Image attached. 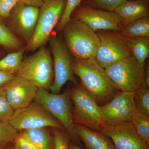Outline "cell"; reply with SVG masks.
Returning a JSON list of instances; mask_svg holds the SVG:
<instances>
[{"instance_id": "1", "label": "cell", "mask_w": 149, "mask_h": 149, "mask_svg": "<svg viewBox=\"0 0 149 149\" xmlns=\"http://www.w3.org/2000/svg\"><path fill=\"white\" fill-rule=\"evenodd\" d=\"M73 73L80 78L81 85L100 106L110 101L119 91L95 58L72 62Z\"/></svg>"}, {"instance_id": "2", "label": "cell", "mask_w": 149, "mask_h": 149, "mask_svg": "<svg viewBox=\"0 0 149 149\" xmlns=\"http://www.w3.org/2000/svg\"><path fill=\"white\" fill-rule=\"evenodd\" d=\"M62 31L65 44L74 58H95L100 40L97 33L88 25L80 20L71 18Z\"/></svg>"}, {"instance_id": "3", "label": "cell", "mask_w": 149, "mask_h": 149, "mask_svg": "<svg viewBox=\"0 0 149 149\" xmlns=\"http://www.w3.org/2000/svg\"><path fill=\"white\" fill-rule=\"evenodd\" d=\"M35 101L60 123L72 143L80 147L81 142L75 131L69 93L55 94L45 89H39Z\"/></svg>"}, {"instance_id": "4", "label": "cell", "mask_w": 149, "mask_h": 149, "mask_svg": "<svg viewBox=\"0 0 149 149\" xmlns=\"http://www.w3.org/2000/svg\"><path fill=\"white\" fill-rule=\"evenodd\" d=\"M23 59L16 75L24 78L38 89L48 90L53 82L52 58L49 50L41 47Z\"/></svg>"}, {"instance_id": "5", "label": "cell", "mask_w": 149, "mask_h": 149, "mask_svg": "<svg viewBox=\"0 0 149 149\" xmlns=\"http://www.w3.org/2000/svg\"><path fill=\"white\" fill-rule=\"evenodd\" d=\"M66 0H52L44 3L40 8L35 32L27 42L26 49L34 52L45 46L51 37L53 30L59 22Z\"/></svg>"}, {"instance_id": "6", "label": "cell", "mask_w": 149, "mask_h": 149, "mask_svg": "<svg viewBox=\"0 0 149 149\" xmlns=\"http://www.w3.org/2000/svg\"><path fill=\"white\" fill-rule=\"evenodd\" d=\"M106 72L118 90L135 93L145 82L146 68L130 55L105 68Z\"/></svg>"}, {"instance_id": "7", "label": "cell", "mask_w": 149, "mask_h": 149, "mask_svg": "<svg viewBox=\"0 0 149 149\" xmlns=\"http://www.w3.org/2000/svg\"><path fill=\"white\" fill-rule=\"evenodd\" d=\"M69 95L74 105L72 116L74 122L75 120L77 124L102 132L105 123L100 106L81 85L72 88Z\"/></svg>"}, {"instance_id": "8", "label": "cell", "mask_w": 149, "mask_h": 149, "mask_svg": "<svg viewBox=\"0 0 149 149\" xmlns=\"http://www.w3.org/2000/svg\"><path fill=\"white\" fill-rule=\"evenodd\" d=\"M96 32L100 40V45L95 58L104 69L131 55L128 39L120 32L107 30Z\"/></svg>"}, {"instance_id": "9", "label": "cell", "mask_w": 149, "mask_h": 149, "mask_svg": "<svg viewBox=\"0 0 149 149\" xmlns=\"http://www.w3.org/2000/svg\"><path fill=\"white\" fill-rule=\"evenodd\" d=\"M8 122L18 131L47 127L64 130L60 123L36 101L15 110Z\"/></svg>"}, {"instance_id": "10", "label": "cell", "mask_w": 149, "mask_h": 149, "mask_svg": "<svg viewBox=\"0 0 149 149\" xmlns=\"http://www.w3.org/2000/svg\"><path fill=\"white\" fill-rule=\"evenodd\" d=\"M51 51L54 58V80L50 88L51 93H60L64 84L68 81L76 83L69 51L63 41L54 35L50 38Z\"/></svg>"}, {"instance_id": "11", "label": "cell", "mask_w": 149, "mask_h": 149, "mask_svg": "<svg viewBox=\"0 0 149 149\" xmlns=\"http://www.w3.org/2000/svg\"><path fill=\"white\" fill-rule=\"evenodd\" d=\"M100 107L105 124L131 121L137 111L135 93L120 91Z\"/></svg>"}, {"instance_id": "12", "label": "cell", "mask_w": 149, "mask_h": 149, "mask_svg": "<svg viewBox=\"0 0 149 149\" xmlns=\"http://www.w3.org/2000/svg\"><path fill=\"white\" fill-rule=\"evenodd\" d=\"M71 17L85 23L95 32L107 30L121 32L123 27L114 11L95 9L83 3L74 10Z\"/></svg>"}, {"instance_id": "13", "label": "cell", "mask_w": 149, "mask_h": 149, "mask_svg": "<svg viewBox=\"0 0 149 149\" xmlns=\"http://www.w3.org/2000/svg\"><path fill=\"white\" fill-rule=\"evenodd\" d=\"M102 132L109 137L115 149H149L137 135L131 121L105 124Z\"/></svg>"}, {"instance_id": "14", "label": "cell", "mask_w": 149, "mask_h": 149, "mask_svg": "<svg viewBox=\"0 0 149 149\" xmlns=\"http://www.w3.org/2000/svg\"><path fill=\"white\" fill-rule=\"evenodd\" d=\"M2 87L8 101L14 110L25 107L32 103L39 89L17 75Z\"/></svg>"}, {"instance_id": "15", "label": "cell", "mask_w": 149, "mask_h": 149, "mask_svg": "<svg viewBox=\"0 0 149 149\" xmlns=\"http://www.w3.org/2000/svg\"><path fill=\"white\" fill-rule=\"evenodd\" d=\"M40 8L19 3L10 17L16 32L28 42L32 38L37 24Z\"/></svg>"}, {"instance_id": "16", "label": "cell", "mask_w": 149, "mask_h": 149, "mask_svg": "<svg viewBox=\"0 0 149 149\" xmlns=\"http://www.w3.org/2000/svg\"><path fill=\"white\" fill-rule=\"evenodd\" d=\"M75 129L86 149H115L111 140L102 132L92 130L77 123H75Z\"/></svg>"}, {"instance_id": "17", "label": "cell", "mask_w": 149, "mask_h": 149, "mask_svg": "<svg viewBox=\"0 0 149 149\" xmlns=\"http://www.w3.org/2000/svg\"><path fill=\"white\" fill-rule=\"evenodd\" d=\"M149 0H131L118 7L115 12L124 26L139 19L149 16Z\"/></svg>"}, {"instance_id": "18", "label": "cell", "mask_w": 149, "mask_h": 149, "mask_svg": "<svg viewBox=\"0 0 149 149\" xmlns=\"http://www.w3.org/2000/svg\"><path fill=\"white\" fill-rule=\"evenodd\" d=\"M131 55L139 64L145 67L149 55V37H138L128 39Z\"/></svg>"}, {"instance_id": "19", "label": "cell", "mask_w": 149, "mask_h": 149, "mask_svg": "<svg viewBox=\"0 0 149 149\" xmlns=\"http://www.w3.org/2000/svg\"><path fill=\"white\" fill-rule=\"evenodd\" d=\"M22 133L38 149H54L52 139L47 128L24 130Z\"/></svg>"}, {"instance_id": "20", "label": "cell", "mask_w": 149, "mask_h": 149, "mask_svg": "<svg viewBox=\"0 0 149 149\" xmlns=\"http://www.w3.org/2000/svg\"><path fill=\"white\" fill-rule=\"evenodd\" d=\"M127 39L149 37V16L134 20L123 26L120 32Z\"/></svg>"}, {"instance_id": "21", "label": "cell", "mask_w": 149, "mask_h": 149, "mask_svg": "<svg viewBox=\"0 0 149 149\" xmlns=\"http://www.w3.org/2000/svg\"><path fill=\"white\" fill-rule=\"evenodd\" d=\"M24 49L14 51L0 60V71L12 74L16 73L23 60Z\"/></svg>"}, {"instance_id": "22", "label": "cell", "mask_w": 149, "mask_h": 149, "mask_svg": "<svg viewBox=\"0 0 149 149\" xmlns=\"http://www.w3.org/2000/svg\"><path fill=\"white\" fill-rule=\"evenodd\" d=\"M131 121L139 138L149 146V115L137 111Z\"/></svg>"}, {"instance_id": "23", "label": "cell", "mask_w": 149, "mask_h": 149, "mask_svg": "<svg viewBox=\"0 0 149 149\" xmlns=\"http://www.w3.org/2000/svg\"><path fill=\"white\" fill-rule=\"evenodd\" d=\"M0 45L7 49L14 51L18 50L22 48L20 41L1 19Z\"/></svg>"}, {"instance_id": "24", "label": "cell", "mask_w": 149, "mask_h": 149, "mask_svg": "<svg viewBox=\"0 0 149 149\" xmlns=\"http://www.w3.org/2000/svg\"><path fill=\"white\" fill-rule=\"evenodd\" d=\"M18 131L8 121H0V149L14 143L19 134Z\"/></svg>"}, {"instance_id": "25", "label": "cell", "mask_w": 149, "mask_h": 149, "mask_svg": "<svg viewBox=\"0 0 149 149\" xmlns=\"http://www.w3.org/2000/svg\"><path fill=\"white\" fill-rule=\"evenodd\" d=\"M127 1L128 0H82V2L92 8L113 12Z\"/></svg>"}, {"instance_id": "26", "label": "cell", "mask_w": 149, "mask_h": 149, "mask_svg": "<svg viewBox=\"0 0 149 149\" xmlns=\"http://www.w3.org/2000/svg\"><path fill=\"white\" fill-rule=\"evenodd\" d=\"M149 87L143 84L135 93L136 109L138 111L149 115Z\"/></svg>"}, {"instance_id": "27", "label": "cell", "mask_w": 149, "mask_h": 149, "mask_svg": "<svg viewBox=\"0 0 149 149\" xmlns=\"http://www.w3.org/2000/svg\"><path fill=\"white\" fill-rule=\"evenodd\" d=\"M82 2V0H66L62 15L57 25L58 31H62L65 24L71 19L72 13Z\"/></svg>"}, {"instance_id": "28", "label": "cell", "mask_w": 149, "mask_h": 149, "mask_svg": "<svg viewBox=\"0 0 149 149\" xmlns=\"http://www.w3.org/2000/svg\"><path fill=\"white\" fill-rule=\"evenodd\" d=\"M61 129L54 128L53 131V145L54 149H71L70 139L67 133Z\"/></svg>"}, {"instance_id": "29", "label": "cell", "mask_w": 149, "mask_h": 149, "mask_svg": "<svg viewBox=\"0 0 149 149\" xmlns=\"http://www.w3.org/2000/svg\"><path fill=\"white\" fill-rule=\"evenodd\" d=\"M14 111L7 99L2 86L0 87V121H8Z\"/></svg>"}, {"instance_id": "30", "label": "cell", "mask_w": 149, "mask_h": 149, "mask_svg": "<svg viewBox=\"0 0 149 149\" xmlns=\"http://www.w3.org/2000/svg\"><path fill=\"white\" fill-rule=\"evenodd\" d=\"M18 3V0H0V17L3 18L9 17Z\"/></svg>"}, {"instance_id": "31", "label": "cell", "mask_w": 149, "mask_h": 149, "mask_svg": "<svg viewBox=\"0 0 149 149\" xmlns=\"http://www.w3.org/2000/svg\"><path fill=\"white\" fill-rule=\"evenodd\" d=\"M14 143L16 149H38L22 133L19 134Z\"/></svg>"}, {"instance_id": "32", "label": "cell", "mask_w": 149, "mask_h": 149, "mask_svg": "<svg viewBox=\"0 0 149 149\" xmlns=\"http://www.w3.org/2000/svg\"><path fill=\"white\" fill-rule=\"evenodd\" d=\"M15 76V74L0 71V87L3 86L8 83Z\"/></svg>"}, {"instance_id": "33", "label": "cell", "mask_w": 149, "mask_h": 149, "mask_svg": "<svg viewBox=\"0 0 149 149\" xmlns=\"http://www.w3.org/2000/svg\"><path fill=\"white\" fill-rule=\"evenodd\" d=\"M19 3L40 8L44 3V0H18Z\"/></svg>"}, {"instance_id": "34", "label": "cell", "mask_w": 149, "mask_h": 149, "mask_svg": "<svg viewBox=\"0 0 149 149\" xmlns=\"http://www.w3.org/2000/svg\"><path fill=\"white\" fill-rule=\"evenodd\" d=\"M144 85L147 87H149V67L146 68V73H145V82Z\"/></svg>"}, {"instance_id": "35", "label": "cell", "mask_w": 149, "mask_h": 149, "mask_svg": "<svg viewBox=\"0 0 149 149\" xmlns=\"http://www.w3.org/2000/svg\"><path fill=\"white\" fill-rule=\"evenodd\" d=\"M70 147L71 149H83L81 148V147L79 146L77 144H74L73 143H70Z\"/></svg>"}, {"instance_id": "36", "label": "cell", "mask_w": 149, "mask_h": 149, "mask_svg": "<svg viewBox=\"0 0 149 149\" xmlns=\"http://www.w3.org/2000/svg\"><path fill=\"white\" fill-rule=\"evenodd\" d=\"M0 149H16L15 148V147H14V148H1Z\"/></svg>"}, {"instance_id": "37", "label": "cell", "mask_w": 149, "mask_h": 149, "mask_svg": "<svg viewBox=\"0 0 149 149\" xmlns=\"http://www.w3.org/2000/svg\"><path fill=\"white\" fill-rule=\"evenodd\" d=\"M52 0H44V3L47 2L49 1Z\"/></svg>"}, {"instance_id": "38", "label": "cell", "mask_w": 149, "mask_h": 149, "mask_svg": "<svg viewBox=\"0 0 149 149\" xmlns=\"http://www.w3.org/2000/svg\"><path fill=\"white\" fill-rule=\"evenodd\" d=\"M128 1H131V0H128Z\"/></svg>"}]
</instances>
